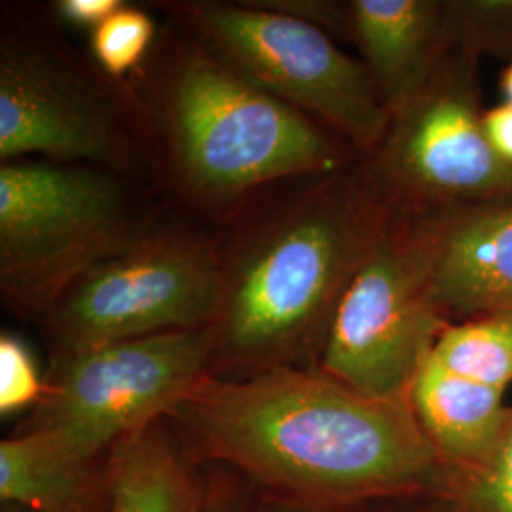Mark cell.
<instances>
[{"instance_id":"9c48e42d","label":"cell","mask_w":512,"mask_h":512,"mask_svg":"<svg viewBox=\"0 0 512 512\" xmlns=\"http://www.w3.org/2000/svg\"><path fill=\"white\" fill-rule=\"evenodd\" d=\"M480 61L446 50L429 82L391 116L366 158L401 207L454 211L512 196V167L484 131Z\"/></svg>"},{"instance_id":"2e32d148","label":"cell","mask_w":512,"mask_h":512,"mask_svg":"<svg viewBox=\"0 0 512 512\" xmlns=\"http://www.w3.org/2000/svg\"><path fill=\"white\" fill-rule=\"evenodd\" d=\"M429 357L461 378L507 391L512 384V311L448 323Z\"/></svg>"},{"instance_id":"8992f818","label":"cell","mask_w":512,"mask_h":512,"mask_svg":"<svg viewBox=\"0 0 512 512\" xmlns=\"http://www.w3.org/2000/svg\"><path fill=\"white\" fill-rule=\"evenodd\" d=\"M205 50L260 90L340 133L370 158L391 116L365 63L329 33L262 4L202 2L184 8Z\"/></svg>"},{"instance_id":"7c38bea8","label":"cell","mask_w":512,"mask_h":512,"mask_svg":"<svg viewBox=\"0 0 512 512\" xmlns=\"http://www.w3.org/2000/svg\"><path fill=\"white\" fill-rule=\"evenodd\" d=\"M444 0H351L348 35L389 116L425 88L442 48Z\"/></svg>"},{"instance_id":"8fae6325","label":"cell","mask_w":512,"mask_h":512,"mask_svg":"<svg viewBox=\"0 0 512 512\" xmlns=\"http://www.w3.org/2000/svg\"><path fill=\"white\" fill-rule=\"evenodd\" d=\"M433 298L448 323L512 311V196L437 213Z\"/></svg>"},{"instance_id":"6da1fadb","label":"cell","mask_w":512,"mask_h":512,"mask_svg":"<svg viewBox=\"0 0 512 512\" xmlns=\"http://www.w3.org/2000/svg\"><path fill=\"white\" fill-rule=\"evenodd\" d=\"M167 418L207 467L308 505L418 503L446 471L410 401L368 397L321 368L207 376Z\"/></svg>"},{"instance_id":"30bf717a","label":"cell","mask_w":512,"mask_h":512,"mask_svg":"<svg viewBox=\"0 0 512 512\" xmlns=\"http://www.w3.org/2000/svg\"><path fill=\"white\" fill-rule=\"evenodd\" d=\"M109 118L63 69L37 54L4 46L0 59V158L59 162L107 160Z\"/></svg>"},{"instance_id":"277c9868","label":"cell","mask_w":512,"mask_h":512,"mask_svg":"<svg viewBox=\"0 0 512 512\" xmlns=\"http://www.w3.org/2000/svg\"><path fill=\"white\" fill-rule=\"evenodd\" d=\"M437 213L397 207L336 311L321 370L374 399L408 401L448 321L433 298Z\"/></svg>"},{"instance_id":"cb8c5ba5","label":"cell","mask_w":512,"mask_h":512,"mask_svg":"<svg viewBox=\"0 0 512 512\" xmlns=\"http://www.w3.org/2000/svg\"><path fill=\"white\" fill-rule=\"evenodd\" d=\"M245 512H378L376 507H325V505H308L289 499H277L268 495H258L253 490V497Z\"/></svg>"},{"instance_id":"52a82bcc","label":"cell","mask_w":512,"mask_h":512,"mask_svg":"<svg viewBox=\"0 0 512 512\" xmlns=\"http://www.w3.org/2000/svg\"><path fill=\"white\" fill-rule=\"evenodd\" d=\"M126 205L112 179L84 167H0V287L6 304L40 317L101 258L124 247Z\"/></svg>"},{"instance_id":"d6986e66","label":"cell","mask_w":512,"mask_h":512,"mask_svg":"<svg viewBox=\"0 0 512 512\" xmlns=\"http://www.w3.org/2000/svg\"><path fill=\"white\" fill-rule=\"evenodd\" d=\"M154 31V21L145 10L124 4L93 29L95 59L112 76H124L145 57Z\"/></svg>"},{"instance_id":"5b68a950","label":"cell","mask_w":512,"mask_h":512,"mask_svg":"<svg viewBox=\"0 0 512 512\" xmlns=\"http://www.w3.org/2000/svg\"><path fill=\"white\" fill-rule=\"evenodd\" d=\"M213 353L215 330L205 327L54 357L40 401L16 431L48 433L105 458L211 376Z\"/></svg>"},{"instance_id":"4316f807","label":"cell","mask_w":512,"mask_h":512,"mask_svg":"<svg viewBox=\"0 0 512 512\" xmlns=\"http://www.w3.org/2000/svg\"><path fill=\"white\" fill-rule=\"evenodd\" d=\"M0 512H29L25 511V509H21V507H12V505H2V511Z\"/></svg>"},{"instance_id":"ffe728a7","label":"cell","mask_w":512,"mask_h":512,"mask_svg":"<svg viewBox=\"0 0 512 512\" xmlns=\"http://www.w3.org/2000/svg\"><path fill=\"white\" fill-rule=\"evenodd\" d=\"M44 393V378L29 348L10 332L0 336V414L12 416L35 408Z\"/></svg>"},{"instance_id":"d4e9b609","label":"cell","mask_w":512,"mask_h":512,"mask_svg":"<svg viewBox=\"0 0 512 512\" xmlns=\"http://www.w3.org/2000/svg\"><path fill=\"white\" fill-rule=\"evenodd\" d=\"M499 88H501V95H503V103H507V105L512 107V61L505 67V71L501 73Z\"/></svg>"},{"instance_id":"7402d4cb","label":"cell","mask_w":512,"mask_h":512,"mask_svg":"<svg viewBox=\"0 0 512 512\" xmlns=\"http://www.w3.org/2000/svg\"><path fill=\"white\" fill-rule=\"evenodd\" d=\"M126 2L122 0H61L57 2V12L69 23L80 27H99Z\"/></svg>"},{"instance_id":"44dd1931","label":"cell","mask_w":512,"mask_h":512,"mask_svg":"<svg viewBox=\"0 0 512 512\" xmlns=\"http://www.w3.org/2000/svg\"><path fill=\"white\" fill-rule=\"evenodd\" d=\"M251 497L253 488L241 476L224 467H209L205 512H245Z\"/></svg>"},{"instance_id":"484cf974","label":"cell","mask_w":512,"mask_h":512,"mask_svg":"<svg viewBox=\"0 0 512 512\" xmlns=\"http://www.w3.org/2000/svg\"><path fill=\"white\" fill-rule=\"evenodd\" d=\"M378 512H421L416 505L412 503H385V505H376Z\"/></svg>"},{"instance_id":"603a6c76","label":"cell","mask_w":512,"mask_h":512,"mask_svg":"<svg viewBox=\"0 0 512 512\" xmlns=\"http://www.w3.org/2000/svg\"><path fill=\"white\" fill-rule=\"evenodd\" d=\"M484 131L495 154L512 167V107L501 103L484 112Z\"/></svg>"},{"instance_id":"3957f363","label":"cell","mask_w":512,"mask_h":512,"mask_svg":"<svg viewBox=\"0 0 512 512\" xmlns=\"http://www.w3.org/2000/svg\"><path fill=\"white\" fill-rule=\"evenodd\" d=\"M165 118L184 181L205 198H234L281 179L346 169V148L321 124L207 50H194L177 65Z\"/></svg>"},{"instance_id":"9a60e30c","label":"cell","mask_w":512,"mask_h":512,"mask_svg":"<svg viewBox=\"0 0 512 512\" xmlns=\"http://www.w3.org/2000/svg\"><path fill=\"white\" fill-rule=\"evenodd\" d=\"M209 467L169 418L154 421L112 452L110 512H205Z\"/></svg>"},{"instance_id":"7a4b0ae2","label":"cell","mask_w":512,"mask_h":512,"mask_svg":"<svg viewBox=\"0 0 512 512\" xmlns=\"http://www.w3.org/2000/svg\"><path fill=\"white\" fill-rule=\"evenodd\" d=\"M399 203L372 164L323 177L224 266L211 376L321 368L351 281Z\"/></svg>"},{"instance_id":"ba28073f","label":"cell","mask_w":512,"mask_h":512,"mask_svg":"<svg viewBox=\"0 0 512 512\" xmlns=\"http://www.w3.org/2000/svg\"><path fill=\"white\" fill-rule=\"evenodd\" d=\"M224 289L219 255L183 236L128 241L101 258L42 319L54 357L167 332L213 327Z\"/></svg>"},{"instance_id":"ac0fdd59","label":"cell","mask_w":512,"mask_h":512,"mask_svg":"<svg viewBox=\"0 0 512 512\" xmlns=\"http://www.w3.org/2000/svg\"><path fill=\"white\" fill-rule=\"evenodd\" d=\"M442 48L512 61V0H444Z\"/></svg>"},{"instance_id":"5bb4252c","label":"cell","mask_w":512,"mask_h":512,"mask_svg":"<svg viewBox=\"0 0 512 512\" xmlns=\"http://www.w3.org/2000/svg\"><path fill=\"white\" fill-rule=\"evenodd\" d=\"M408 401L440 461L454 469L486 458L511 412L505 391L452 374L431 357L410 387Z\"/></svg>"},{"instance_id":"e0dca14e","label":"cell","mask_w":512,"mask_h":512,"mask_svg":"<svg viewBox=\"0 0 512 512\" xmlns=\"http://www.w3.org/2000/svg\"><path fill=\"white\" fill-rule=\"evenodd\" d=\"M412 505L421 512H512V404L492 452L471 467H446L439 488Z\"/></svg>"},{"instance_id":"4fadbf2b","label":"cell","mask_w":512,"mask_h":512,"mask_svg":"<svg viewBox=\"0 0 512 512\" xmlns=\"http://www.w3.org/2000/svg\"><path fill=\"white\" fill-rule=\"evenodd\" d=\"M0 503L29 512H110L112 454L90 458L48 433L0 442Z\"/></svg>"}]
</instances>
